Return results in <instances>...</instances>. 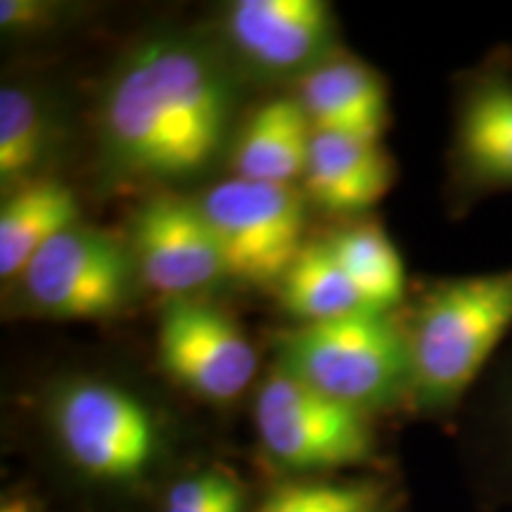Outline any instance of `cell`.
<instances>
[{"label": "cell", "instance_id": "6da1fadb", "mask_svg": "<svg viewBox=\"0 0 512 512\" xmlns=\"http://www.w3.org/2000/svg\"><path fill=\"white\" fill-rule=\"evenodd\" d=\"M247 79L216 31L159 27L128 43L95 107L100 183L181 192L228 162Z\"/></svg>", "mask_w": 512, "mask_h": 512}, {"label": "cell", "instance_id": "7a4b0ae2", "mask_svg": "<svg viewBox=\"0 0 512 512\" xmlns=\"http://www.w3.org/2000/svg\"><path fill=\"white\" fill-rule=\"evenodd\" d=\"M401 318L411 356L408 413L451 422L512 330V268L427 280Z\"/></svg>", "mask_w": 512, "mask_h": 512}, {"label": "cell", "instance_id": "3957f363", "mask_svg": "<svg viewBox=\"0 0 512 512\" xmlns=\"http://www.w3.org/2000/svg\"><path fill=\"white\" fill-rule=\"evenodd\" d=\"M43 415L57 451L79 475L131 489L155 475L169 453V422L138 387L105 373L60 377Z\"/></svg>", "mask_w": 512, "mask_h": 512}, {"label": "cell", "instance_id": "277c9868", "mask_svg": "<svg viewBox=\"0 0 512 512\" xmlns=\"http://www.w3.org/2000/svg\"><path fill=\"white\" fill-rule=\"evenodd\" d=\"M275 366L373 418L408 411L411 356L401 309L297 325L275 342Z\"/></svg>", "mask_w": 512, "mask_h": 512}, {"label": "cell", "instance_id": "5b68a950", "mask_svg": "<svg viewBox=\"0 0 512 512\" xmlns=\"http://www.w3.org/2000/svg\"><path fill=\"white\" fill-rule=\"evenodd\" d=\"M15 313L43 320H110L143 283L126 238L76 223L48 242L10 283Z\"/></svg>", "mask_w": 512, "mask_h": 512}, {"label": "cell", "instance_id": "8992f818", "mask_svg": "<svg viewBox=\"0 0 512 512\" xmlns=\"http://www.w3.org/2000/svg\"><path fill=\"white\" fill-rule=\"evenodd\" d=\"M448 219L512 192V46H496L451 76V133L444 157Z\"/></svg>", "mask_w": 512, "mask_h": 512}, {"label": "cell", "instance_id": "52a82bcc", "mask_svg": "<svg viewBox=\"0 0 512 512\" xmlns=\"http://www.w3.org/2000/svg\"><path fill=\"white\" fill-rule=\"evenodd\" d=\"M254 427L266 458L299 479L368 465L380 448L373 415L328 399L280 366L259 384Z\"/></svg>", "mask_w": 512, "mask_h": 512}, {"label": "cell", "instance_id": "ba28073f", "mask_svg": "<svg viewBox=\"0 0 512 512\" xmlns=\"http://www.w3.org/2000/svg\"><path fill=\"white\" fill-rule=\"evenodd\" d=\"M214 230L230 280L278 287L306 247L309 200L297 185L256 183L230 176L195 195Z\"/></svg>", "mask_w": 512, "mask_h": 512}, {"label": "cell", "instance_id": "9c48e42d", "mask_svg": "<svg viewBox=\"0 0 512 512\" xmlns=\"http://www.w3.org/2000/svg\"><path fill=\"white\" fill-rule=\"evenodd\" d=\"M247 81H292L339 53V24L323 0H235L216 29Z\"/></svg>", "mask_w": 512, "mask_h": 512}, {"label": "cell", "instance_id": "30bf717a", "mask_svg": "<svg viewBox=\"0 0 512 512\" xmlns=\"http://www.w3.org/2000/svg\"><path fill=\"white\" fill-rule=\"evenodd\" d=\"M124 238L140 283L164 302L204 299V292L230 280L214 230L195 197L183 192L145 195Z\"/></svg>", "mask_w": 512, "mask_h": 512}, {"label": "cell", "instance_id": "8fae6325", "mask_svg": "<svg viewBox=\"0 0 512 512\" xmlns=\"http://www.w3.org/2000/svg\"><path fill=\"white\" fill-rule=\"evenodd\" d=\"M157 361L171 382L214 406L240 399L259 373V354L238 320L207 299L164 302Z\"/></svg>", "mask_w": 512, "mask_h": 512}, {"label": "cell", "instance_id": "7c38bea8", "mask_svg": "<svg viewBox=\"0 0 512 512\" xmlns=\"http://www.w3.org/2000/svg\"><path fill=\"white\" fill-rule=\"evenodd\" d=\"M396 164L382 140L313 131L302 192L313 207L361 219L392 190Z\"/></svg>", "mask_w": 512, "mask_h": 512}, {"label": "cell", "instance_id": "4fadbf2b", "mask_svg": "<svg viewBox=\"0 0 512 512\" xmlns=\"http://www.w3.org/2000/svg\"><path fill=\"white\" fill-rule=\"evenodd\" d=\"M294 88L313 131L382 140L392 119L384 76L342 50L306 74Z\"/></svg>", "mask_w": 512, "mask_h": 512}, {"label": "cell", "instance_id": "5bb4252c", "mask_svg": "<svg viewBox=\"0 0 512 512\" xmlns=\"http://www.w3.org/2000/svg\"><path fill=\"white\" fill-rule=\"evenodd\" d=\"M313 126L297 95H273L240 119L230 145V176L256 183L302 185Z\"/></svg>", "mask_w": 512, "mask_h": 512}, {"label": "cell", "instance_id": "9a60e30c", "mask_svg": "<svg viewBox=\"0 0 512 512\" xmlns=\"http://www.w3.org/2000/svg\"><path fill=\"white\" fill-rule=\"evenodd\" d=\"M74 190L41 176L3 192L0 204V278L12 283L50 240L81 223Z\"/></svg>", "mask_w": 512, "mask_h": 512}, {"label": "cell", "instance_id": "2e32d148", "mask_svg": "<svg viewBox=\"0 0 512 512\" xmlns=\"http://www.w3.org/2000/svg\"><path fill=\"white\" fill-rule=\"evenodd\" d=\"M467 448L482 494L512 503V342L475 387Z\"/></svg>", "mask_w": 512, "mask_h": 512}, {"label": "cell", "instance_id": "e0dca14e", "mask_svg": "<svg viewBox=\"0 0 512 512\" xmlns=\"http://www.w3.org/2000/svg\"><path fill=\"white\" fill-rule=\"evenodd\" d=\"M60 145V114L36 83L5 81L0 88V188L48 176Z\"/></svg>", "mask_w": 512, "mask_h": 512}, {"label": "cell", "instance_id": "ac0fdd59", "mask_svg": "<svg viewBox=\"0 0 512 512\" xmlns=\"http://www.w3.org/2000/svg\"><path fill=\"white\" fill-rule=\"evenodd\" d=\"M351 283L373 311H399L406 304V268L394 240L375 219L361 216L323 238Z\"/></svg>", "mask_w": 512, "mask_h": 512}, {"label": "cell", "instance_id": "d6986e66", "mask_svg": "<svg viewBox=\"0 0 512 512\" xmlns=\"http://www.w3.org/2000/svg\"><path fill=\"white\" fill-rule=\"evenodd\" d=\"M275 292L280 306L297 320V325L325 323L373 311L344 268L337 264L323 238L306 242Z\"/></svg>", "mask_w": 512, "mask_h": 512}, {"label": "cell", "instance_id": "ffe728a7", "mask_svg": "<svg viewBox=\"0 0 512 512\" xmlns=\"http://www.w3.org/2000/svg\"><path fill=\"white\" fill-rule=\"evenodd\" d=\"M256 512H406V508L387 479L302 477L273 489Z\"/></svg>", "mask_w": 512, "mask_h": 512}, {"label": "cell", "instance_id": "44dd1931", "mask_svg": "<svg viewBox=\"0 0 512 512\" xmlns=\"http://www.w3.org/2000/svg\"><path fill=\"white\" fill-rule=\"evenodd\" d=\"M247 494L226 467H207L176 479L164 496L162 512H245Z\"/></svg>", "mask_w": 512, "mask_h": 512}, {"label": "cell", "instance_id": "7402d4cb", "mask_svg": "<svg viewBox=\"0 0 512 512\" xmlns=\"http://www.w3.org/2000/svg\"><path fill=\"white\" fill-rule=\"evenodd\" d=\"M81 8L55 0H3L0 3V31L10 41H34L67 27Z\"/></svg>", "mask_w": 512, "mask_h": 512}, {"label": "cell", "instance_id": "603a6c76", "mask_svg": "<svg viewBox=\"0 0 512 512\" xmlns=\"http://www.w3.org/2000/svg\"><path fill=\"white\" fill-rule=\"evenodd\" d=\"M0 512H36L27 501H5Z\"/></svg>", "mask_w": 512, "mask_h": 512}]
</instances>
